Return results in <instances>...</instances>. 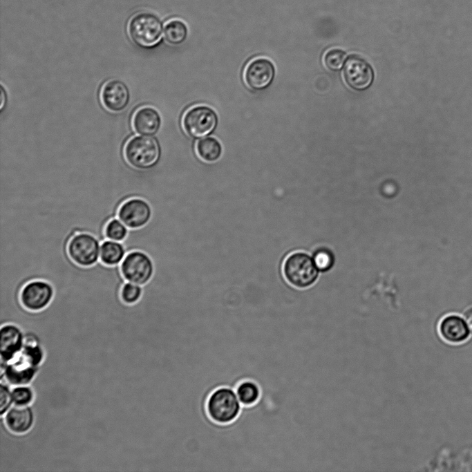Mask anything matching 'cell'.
Returning a JSON list of instances; mask_svg holds the SVG:
<instances>
[{"label": "cell", "mask_w": 472, "mask_h": 472, "mask_svg": "<svg viewBox=\"0 0 472 472\" xmlns=\"http://www.w3.org/2000/svg\"><path fill=\"white\" fill-rule=\"evenodd\" d=\"M129 91L126 85L117 79L106 82L100 91L101 102L111 112H120L129 104Z\"/></svg>", "instance_id": "obj_14"}, {"label": "cell", "mask_w": 472, "mask_h": 472, "mask_svg": "<svg viewBox=\"0 0 472 472\" xmlns=\"http://www.w3.org/2000/svg\"><path fill=\"white\" fill-rule=\"evenodd\" d=\"M218 117L216 111L207 105H196L187 110L182 119L185 132L198 139L211 134L217 127Z\"/></svg>", "instance_id": "obj_5"}, {"label": "cell", "mask_w": 472, "mask_h": 472, "mask_svg": "<svg viewBox=\"0 0 472 472\" xmlns=\"http://www.w3.org/2000/svg\"><path fill=\"white\" fill-rule=\"evenodd\" d=\"M346 59V53L340 49H332L328 51L325 55L326 66L332 70H340Z\"/></svg>", "instance_id": "obj_25"}, {"label": "cell", "mask_w": 472, "mask_h": 472, "mask_svg": "<svg viewBox=\"0 0 472 472\" xmlns=\"http://www.w3.org/2000/svg\"><path fill=\"white\" fill-rule=\"evenodd\" d=\"M0 413L3 417L14 402L12 390L7 384L2 381L0 384Z\"/></svg>", "instance_id": "obj_27"}, {"label": "cell", "mask_w": 472, "mask_h": 472, "mask_svg": "<svg viewBox=\"0 0 472 472\" xmlns=\"http://www.w3.org/2000/svg\"><path fill=\"white\" fill-rule=\"evenodd\" d=\"M129 228L117 217L108 221L104 234L106 239L122 242L127 236Z\"/></svg>", "instance_id": "obj_22"}, {"label": "cell", "mask_w": 472, "mask_h": 472, "mask_svg": "<svg viewBox=\"0 0 472 472\" xmlns=\"http://www.w3.org/2000/svg\"><path fill=\"white\" fill-rule=\"evenodd\" d=\"M439 332L446 341L454 344L466 341L470 336V329L466 321L455 314L448 315L442 319Z\"/></svg>", "instance_id": "obj_16"}, {"label": "cell", "mask_w": 472, "mask_h": 472, "mask_svg": "<svg viewBox=\"0 0 472 472\" xmlns=\"http://www.w3.org/2000/svg\"><path fill=\"white\" fill-rule=\"evenodd\" d=\"M196 152L198 158L207 163H214L218 160L223 154L220 142L214 137H206L198 141Z\"/></svg>", "instance_id": "obj_19"}, {"label": "cell", "mask_w": 472, "mask_h": 472, "mask_svg": "<svg viewBox=\"0 0 472 472\" xmlns=\"http://www.w3.org/2000/svg\"><path fill=\"white\" fill-rule=\"evenodd\" d=\"M161 122V117L156 109L151 106H143L135 112L132 125L136 133L151 136L158 132Z\"/></svg>", "instance_id": "obj_17"}, {"label": "cell", "mask_w": 472, "mask_h": 472, "mask_svg": "<svg viewBox=\"0 0 472 472\" xmlns=\"http://www.w3.org/2000/svg\"><path fill=\"white\" fill-rule=\"evenodd\" d=\"M152 208L145 200L132 198L124 201L117 211V218L129 229H138L149 223Z\"/></svg>", "instance_id": "obj_11"}, {"label": "cell", "mask_w": 472, "mask_h": 472, "mask_svg": "<svg viewBox=\"0 0 472 472\" xmlns=\"http://www.w3.org/2000/svg\"><path fill=\"white\" fill-rule=\"evenodd\" d=\"M235 390L243 406H251L256 404L261 396V388L258 384L252 380H245L240 382Z\"/></svg>", "instance_id": "obj_21"}, {"label": "cell", "mask_w": 472, "mask_h": 472, "mask_svg": "<svg viewBox=\"0 0 472 472\" xmlns=\"http://www.w3.org/2000/svg\"><path fill=\"white\" fill-rule=\"evenodd\" d=\"M343 75L348 84L357 91H364L369 88L374 79L373 70L369 64L354 55L347 59Z\"/></svg>", "instance_id": "obj_12"}, {"label": "cell", "mask_w": 472, "mask_h": 472, "mask_svg": "<svg viewBox=\"0 0 472 472\" xmlns=\"http://www.w3.org/2000/svg\"><path fill=\"white\" fill-rule=\"evenodd\" d=\"M276 68L273 62L266 57H257L251 60L243 73L245 84L253 91H262L273 82Z\"/></svg>", "instance_id": "obj_10"}, {"label": "cell", "mask_w": 472, "mask_h": 472, "mask_svg": "<svg viewBox=\"0 0 472 472\" xmlns=\"http://www.w3.org/2000/svg\"><path fill=\"white\" fill-rule=\"evenodd\" d=\"M313 260L318 270L323 272L329 270L334 264V256L332 252L325 249L317 251L314 254Z\"/></svg>", "instance_id": "obj_26"}, {"label": "cell", "mask_w": 472, "mask_h": 472, "mask_svg": "<svg viewBox=\"0 0 472 472\" xmlns=\"http://www.w3.org/2000/svg\"><path fill=\"white\" fill-rule=\"evenodd\" d=\"M120 265L124 279L140 285L147 284L154 273V264L151 258L140 250L128 252Z\"/></svg>", "instance_id": "obj_6"}, {"label": "cell", "mask_w": 472, "mask_h": 472, "mask_svg": "<svg viewBox=\"0 0 472 472\" xmlns=\"http://www.w3.org/2000/svg\"><path fill=\"white\" fill-rule=\"evenodd\" d=\"M243 405L236 390L220 387L209 395L207 409L211 419L218 424H229L240 415Z\"/></svg>", "instance_id": "obj_3"}, {"label": "cell", "mask_w": 472, "mask_h": 472, "mask_svg": "<svg viewBox=\"0 0 472 472\" xmlns=\"http://www.w3.org/2000/svg\"><path fill=\"white\" fill-rule=\"evenodd\" d=\"M164 40L170 45H180L187 39L188 28L180 19L173 18L167 21L164 27Z\"/></svg>", "instance_id": "obj_20"}, {"label": "cell", "mask_w": 472, "mask_h": 472, "mask_svg": "<svg viewBox=\"0 0 472 472\" xmlns=\"http://www.w3.org/2000/svg\"><path fill=\"white\" fill-rule=\"evenodd\" d=\"M126 254V251L122 242L106 239L100 244V261L104 265H120Z\"/></svg>", "instance_id": "obj_18"}, {"label": "cell", "mask_w": 472, "mask_h": 472, "mask_svg": "<svg viewBox=\"0 0 472 472\" xmlns=\"http://www.w3.org/2000/svg\"><path fill=\"white\" fill-rule=\"evenodd\" d=\"M39 366L21 351L7 363H1V378L14 386L29 384L37 375Z\"/></svg>", "instance_id": "obj_8"}, {"label": "cell", "mask_w": 472, "mask_h": 472, "mask_svg": "<svg viewBox=\"0 0 472 472\" xmlns=\"http://www.w3.org/2000/svg\"><path fill=\"white\" fill-rule=\"evenodd\" d=\"M318 271L314 260L302 252L289 254L282 265L285 279L296 288H305L313 284L318 277Z\"/></svg>", "instance_id": "obj_1"}, {"label": "cell", "mask_w": 472, "mask_h": 472, "mask_svg": "<svg viewBox=\"0 0 472 472\" xmlns=\"http://www.w3.org/2000/svg\"><path fill=\"white\" fill-rule=\"evenodd\" d=\"M0 334L1 363H7L21 352L25 333L19 325L8 322L1 324Z\"/></svg>", "instance_id": "obj_13"}, {"label": "cell", "mask_w": 472, "mask_h": 472, "mask_svg": "<svg viewBox=\"0 0 472 472\" xmlns=\"http://www.w3.org/2000/svg\"><path fill=\"white\" fill-rule=\"evenodd\" d=\"M464 319L470 330L472 332V308L466 311L464 313Z\"/></svg>", "instance_id": "obj_29"}, {"label": "cell", "mask_w": 472, "mask_h": 472, "mask_svg": "<svg viewBox=\"0 0 472 472\" xmlns=\"http://www.w3.org/2000/svg\"><path fill=\"white\" fill-rule=\"evenodd\" d=\"M162 24L154 15L141 12L133 17L128 31L131 40L138 46L149 48L155 46L161 39Z\"/></svg>", "instance_id": "obj_4"}, {"label": "cell", "mask_w": 472, "mask_h": 472, "mask_svg": "<svg viewBox=\"0 0 472 472\" xmlns=\"http://www.w3.org/2000/svg\"><path fill=\"white\" fill-rule=\"evenodd\" d=\"M3 416L7 428L16 434L26 433L34 423V413L30 405L14 404Z\"/></svg>", "instance_id": "obj_15"}, {"label": "cell", "mask_w": 472, "mask_h": 472, "mask_svg": "<svg viewBox=\"0 0 472 472\" xmlns=\"http://www.w3.org/2000/svg\"><path fill=\"white\" fill-rule=\"evenodd\" d=\"M1 102L0 108H1V109H2L3 108L5 102H6V93H5V91L2 86L1 88Z\"/></svg>", "instance_id": "obj_30"}, {"label": "cell", "mask_w": 472, "mask_h": 472, "mask_svg": "<svg viewBox=\"0 0 472 472\" xmlns=\"http://www.w3.org/2000/svg\"><path fill=\"white\" fill-rule=\"evenodd\" d=\"M54 296V288L48 281L36 279L27 283L21 290L20 301L30 311L46 308Z\"/></svg>", "instance_id": "obj_9"}, {"label": "cell", "mask_w": 472, "mask_h": 472, "mask_svg": "<svg viewBox=\"0 0 472 472\" xmlns=\"http://www.w3.org/2000/svg\"><path fill=\"white\" fill-rule=\"evenodd\" d=\"M142 286L136 283L126 281L120 290V297L126 304L137 303L142 294Z\"/></svg>", "instance_id": "obj_23"}, {"label": "cell", "mask_w": 472, "mask_h": 472, "mask_svg": "<svg viewBox=\"0 0 472 472\" xmlns=\"http://www.w3.org/2000/svg\"><path fill=\"white\" fill-rule=\"evenodd\" d=\"M123 303V301H121V302L118 304V306H117V311H118V313H119V314L120 315V317H121L125 321H126L127 323H130L131 325L135 326V328H138V329L142 330V329H141V328L137 327L136 325L132 324L131 323L129 322L128 321H126V320L122 317V315L121 314V313H120V306L121 303ZM144 331H145V330H144ZM151 335H152V334H151ZM153 337H154V336H153ZM155 339H158V338L155 337ZM158 341H159L160 343H162V344H163V345H164V346H167V347H169V348H175V347L182 346H185V344L187 343H177V344H175V345H169V344H167V343H165L161 341L160 340H158Z\"/></svg>", "instance_id": "obj_28"}, {"label": "cell", "mask_w": 472, "mask_h": 472, "mask_svg": "<svg viewBox=\"0 0 472 472\" xmlns=\"http://www.w3.org/2000/svg\"><path fill=\"white\" fill-rule=\"evenodd\" d=\"M14 404L30 405L34 398L33 390L28 384L15 386L12 389Z\"/></svg>", "instance_id": "obj_24"}, {"label": "cell", "mask_w": 472, "mask_h": 472, "mask_svg": "<svg viewBox=\"0 0 472 472\" xmlns=\"http://www.w3.org/2000/svg\"><path fill=\"white\" fill-rule=\"evenodd\" d=\"M160 147L158 140L149 136H135L130 138L124 147V156L132 167L144 170L154 167L160 157Z\"/></svg>", "instance_id": "obj_2"}, {"label": "cell", "mask_w": 472, "mask_h": 472, "mask_svg": "<svg viewBox=\"0 0 472 472\" xmlns=\"http://www.w3.org/2000/svg\"><path fill=\"white\" fill-rule=\"evenodd\" d=\"M100 242L88 233H78L69 240L67 251L70 258L76 264L91 266L100 261Z\"/></svg>", "instance_id": "obj_7"}]
</instances>
